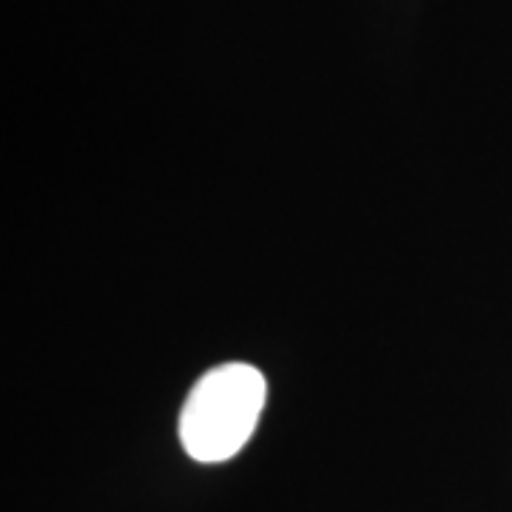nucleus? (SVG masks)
<instances>
[{
	"mask_svg": "<svg viewBox=\"0 0 512 512\" xmlns=\"http://www.w3.org/2000/svg\"><path fill=\"white\" fill-rule=\"evenodd\" d=\"M268 396L265 376L245 362L214 367L191 387L180 410L183 450L200 464L234 458L254 436Z\"/></svg>",
	"mask_w": 512,
	"mask_h": 512,
	"instance_id": "obj_1",
	"label": "nucleus"
}]
</instances>
